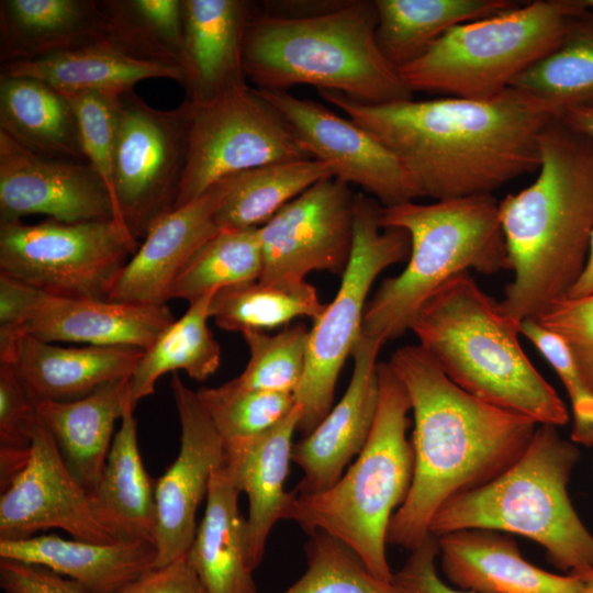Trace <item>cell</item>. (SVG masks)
<instances>
[{
    "instance_id": "37",
    "label": "cell",
    "mask_w": 593,
    "mask_h": 593,
    "mask_svg": "<svg viewBox=\"0 0 593 593\" xmlns=\"http://www.w3.org/2000/svg\"><path fill=\"white\" fill-rule=\"evenodd\" d=\"M326 304L307 281L267 283L255 280L222 288L210 305V317L228 332H265L289 324L298 317L313 322Z\"/></svg>"
},
{
    "instance_id": "2",
    "label": "cell",
    "mask_w": 593,
    "mask_h": 593,
    "mask_svg": "<svg viewBox=\"0 0 593 593\" xmlns=\"http://www.w3.org/2000/svg\"><path fill=\"white\" fill-rule=\"evenodd\" d=\"M388 362L411 402L414 471L387 542L412 550L430 534L446 503L490 482L522 456L538 423L466 392L419 345L400 347Z\"/></svg>"
},
{
    "instance_id": "52",
    "label": "cell",
    "mask_w": 593,
    "mask_h": 593,
    "mask_svg": "<svg viewBox=\"0 0 593 593\" xmlns=\"http://www.w3.org/2000/svg\"><path fill=\"white\" fill-rule=\"evenodd\" d=\"M571 574H574L580 580L578 593H593V567Z\"/></svg>"
},
{
    "instance_id": "30",
    "label": "cell",
    "mask_w": 593,
    "mask_h": 593,
    "mask_svg": "<svg viewBox=\"0 0 593 593\" xmlns=\"http://www.w3.org/2000/svg\"><path fill=\"white\" fill-rule=\"evenodd\" d=\"M120 421L102 473L90 493L92 510L115 538L154 544L155 483L141 458L134 411L127 409Z\"/></svg>"
},
{
    "instance_id": "53",
    "label": "cell",
    "mask_w": 593,
    "mask_h": 593,
    "mask_svg": "<svg viewBox=\"0 0 593 593\" xmlns=\"http://www.w3.org/2000/svg\"><path fill=\"white\" fill-rule=\"evenodd\" d=\"M580 2L585 8L593 9V0H580Z\"/></svg>"
},
{
    "instance_id": "34",
    "label": "cell",
    "mask_w": 593,
    "mask_h": 593,
    "mask_svg": "<svg viewBox=\"0 0 593 593\" xmlns=\"http://www.w3.org/2000/svg\"><path fill=\"white\" fill-rule=\"evenodd\" d=\"M215 292L211 291L190 303L186 313L144 350L127 382L126 400L131 410L134 411L141 400L153 394L158 379L168 372L182 370L202 382L219 369L221 347L208 326Z\"/></svg>"
},
{
    "instance_id": "39",
    "label": "cell",
    "mask_w": 593,
    "mask_h": 593,
    "mask_svg": "<svg viewBox=\"0 0 593 593\" xmlns=\"http://www.w3.org/2000/svg\"><path fill=\"white\" fill-rule=\"evenodd\" d=\"M261 270L259 227L220 230L179 272L168 300L181 299L190 304L211 291L258 280Z\"/></svg>"
},
{
    "instance_id": "17",
    "label": "cell",
    "mask_w": 593,
    "mask_h": 593,
    "mask_svg": "<svg viewBox=\"0 0 593 593\" xmlns=\"http://www.w3.org/2000/svg\"><path fill=\"white\" fill-rule=\"evenodd\" d=\"M49 528L80 540H118L96 517L90 493L70 473L40 417L26 465L1 491L0 539H24Z\"/></svg>"
},
{
    "instance_id": "47",
    "label": "cell",
    "mask_w": 593,
    "mask_h": 593,
    "mask_svg": "<svg viewBox=\"0 0 593 593\" xmlns=\"http://www.w3.org/2000/svg\"><path fill=\"white\" fill-rule=\"evenodd\" d=\"M0 588L4 593H92L47 568L0 559Z\"/></svg>"
},
{
    "instance_id": "10",
    "label": "cell",
    "mask_w": 593,
    "mask_h": 593,
    "mask_svg": "<svg viewBox=\"0 0 593 593\" xmlns=\"http://www.w3.org/2000/svg\"><path fill=\"white\" fill-rule=\"evenodd\" d=\"M382 208L362 192L355 195L351 256L335 298L310 329L303 377L293 393L302 407L298 430L303 437L333 407L338 376L362 334L372 283L388 267L409 259V234L401 228L382 227Z\"/></svg>"
},
{
    "instance_id": "15",
    "label": "cell",
    "mask_w": 593,
    "mask_h": 593,
    "mask_svg": "<svg viewBox=\"0 0 593 593\" xmlns=\"http://www.w3.org/2000/svg\"><path fill=\"white\" fill-rule=\"evenodd\" d=\"M257 91L282 115L307 155L325 163L333 177L360 187L382 206L419 198L399 159L359 124L287 90Z\"/></svg>"
},
{
    "instance_id": "23",
    "label": "cell",
    "mask_w": 593,
    "mask_h": 593,
    "mask_svg": "<svg viewBox=\"0 0 593 593\" xmlns=\"http://www.w3.org/2000/svg\"><path fill=\"white\" fill-rule=\"evenodd\" d=\"M301 416L302 407L295 403L287 416L266 432L224 441V466L248 500L246 542L254 570L262 561L275 524L289 518L294 492H287L284 482Z\"/></svg>"
},
{
    "instance_id": "33",
    "label": "cell",
    "mask_w": 593,
    "mask_h": 593,
    "mask_svg": "<svg viewBox=\"0 0 593 593\" xmlns=\"http://www.w3.org/2000/svg\"><path fill=\"white\" fill-rule=\"evenodd\" d=\"M376 40L396 69L421 57L443 34L466 22L516 8L513 0H374Z\"/></svg>"
},
{
    "instance_id": "50",
    "label": "cell",
    "mask_w": 593,
    "mask_h": 593,
    "mask_svg": "<svg viewBox=\"0 0 593 593\" xmlns=\"http://www.w3.org/2000/svg\"><path fill=\"white\" fill-rule=\"evenodd\" d=\"M572 128L593 139V107H579L557 114Z\"/></svg>"
},
{
    "instance_id": "7",
    "label": "cell",
    "mask_w": 593,
    "mask_h": 593,
    "mask_svg": "<svg viewBox=\"0 0 593 593\" xmlns=\"http://www.w3.org/2000/svg\"><path fill=\"white\" fill-rule=\"evenodd\" d=\"M381 224L404 230L411 242L403 271L384 279L365 310L362 334L383 344L410 329L424 302L449 279L470 269L511 270L492 194L383 206Z\"/></svg>"
},
{
    "instance_id": "9",
    "label": "cell",
    "mask_w": 593,
    "mask_h": 593,
    "mask_svg": "<svg viewBox=\"0 0 593 593\" xmlns=\"http://www.w3.org/2000/svg\"><path fill=\"white\" fill-rule=\"evenodd\" d=\"M582 8L579 0H536L458 24L398 72L411 92L492 98L551 52Z\"/></svg>"
},
{
    "instance_id": "18",
    "label": "cell",
    "mask_w": 593,
    "mask_h": 593,
    "mask_svg": "<svg viewBox=\"0 0 593 593\" xmlns=\"http://www.w3.org/2000/svg\"><path fill=\"white\" fill-rule=\"evenodd\" d=\"M33 214L65 223L116 221L110 192L88 163L34 154L0 131V223Z\"/></svg>"
},
{
    "instance_id": "35",
    "label": "cell",
    "mask_w": 593,
    "mask_h": 593,
    "mask_svg": "<svg viewBox=\"0 0 593 593\" xmlns=\"http://www.w3.org/2000/svg\"><path fill=\"white\" fill-rule=\"evenodd\" d=\"M328 177H333L332 169L314 158L273 163L236 174L217 211L216 223L221 230L258 228Z\"/></svg>"
},
{
    "instance_id": "4",
    "label": "cell",
    "mask_w": 593,
    "mask_h": 593,
    "mask_svg": "<svg viewBox=\"0 0 593 593\" xmlns=\"http://www.w3.org/2000/svg\"><path fill=\"white\" fill-rule=\"evenodd\" d=\"M410 329L459 388L538 424L568 423L567 406L519 343V325L469 272L439 287L421 306Z\"/></svg>"
},
{
    "instance_id": "21",
    "label": "cell",
    "mask_w": 593,
    "mask_h": 593,
    "mask_svg": "<svg viewBox=\"0 0 593 593\" xmlns=\"http://www.w3.org/2000/svg\"><path fill=\"white\" fill-rule=\"evenodd\" d=\"M179 70L187 100L206 104L245 86L243 45L255 4L246 0H182Z\"/></svg>"
},
{
    "instance_id": "29",
    "label": "cell",
    "mask_w": 593,
    "mask_h": 593,
    "mask_svg": "<svg viewBox=\"0 0 593 593\" xmlns=\"http://www.w3.org/2000/svg\"><path fill=\"white\" fill-rule=\"evenodd\" d=\"M128 378L105 383L77 400L37 401L38 415L65 465L89 493L102 473L114 438V424L130 409Z\"/></svg>"
},
{
    "instance_id": "51",
    "label": "cell",
    "mask_w": 593,
    "mask_h": 593,
    "mask_svg": "<svg viewBox=\"0 0 593 593\" xmlns=\"http://www.w3.org/2000/svg\"><path fill=\"white\" fill-rule=\"evenodd\" d=\"M593 293V232L585 267L567 298H580Z\"/></svg>"
},
{
    "instance_id": "5",
    "label": "cell",
    "mask_w": 593,
    "mask_h": 593,
    "mask_svg": "<svg viewBox=\"0 0 593 593\" xmlns=\"http://www.w3.org/2000/svg\"><path fill=\"white\" fill-rule=\"evenodd\" d=\"M374 1L348 0L328 12L287 18L251 15L243 65L257 89L310 85L366 104L413 99L398 70L380 52Z\"/></svg>"
},
{
    "instance_id": "16",
    "label": "cell",
    "mask_w": 593,
    "mask_h": 593,
    "mask_svg": "<svg viewBox=\"0 0 593 593\" xmlns=\"http://www.w3.org/2000/svg\"><path fill=\"white\" fill-rule=\"evenodd\" d=\"M170 387L180 424L176 460L155 482L156 568L188 552L197 533V511L213 473L224 466V440L197 392L172 373Z\"/></svg>"
},
{
    "instance_id": "20",
    "label": "cell",
    "mask_w": 593,
    "mask_h": 593,
    "mask_svg": "<svg viewBox=\"0 0 593 593\" xmlns=\"http://www.w3.org/2000/svg\"><path fill=\"white\" fill-rule=\"evenodd\" d=\"M233 178L234 175L226 177L197 199L159 219L121 271L108 300L166 304L179 272L195 251L221 230L216 214Z\"/></svg>"
},
{
    "instance_id": "43",
    "label": "cell",
    "mask_w": 593,
    "mask_h": 593,
    "mask_svg": "<svg viewBox=\"0 0 593 593\" xmlns=\"http://www.w3.org/2000/svg\"><path fill=\"white\" fill-rule=\"evenodd\" d=\"M64 94L76 113L87 163L107 186L114 205L115 125L120 96L90 91Z\"/></svg>"
},
{
    "instance_id": "3",
    "label": "cell",
    "mask_w": 593,
    "mask_h": 593,
    "mask_svg": "<svg viewBox=\"0 0 593 593\" xmlns=\"http://www.w3.org/2000/svg\"><path fill=\"white\" fill-rule=\"evenodd\" d=\"M533 183L499 201L513 280L499 302L521 325L566 299L593 232V139L555 115L538 139Z\"/></svg>"
},
{
    "instance_id": "44",
    "label": "cell",
    "mask_w": 593,
    "mask_h": 593,
    "mask_svg": "<svg viewBox=\"0 0 593 593\" xmlns=\"http://www.w3.org/2000/svg\"><path fill=\"white\" fill-rule=\"evenodd\" d=\"M521 335L536 346L562 381L570 398L574 444L593 445V391L584 382L571 351L557 334L545 328L535 318L519 325Z\"/></svg>"
},
{
    "instance_id": "14",
    "label": "cell",
    "mask_w": 593,
    "mask_h": 593,
    "mask_svg": "<svg viewBox=\"0 0 593 593\" xmlns=\"http://www.w3.org/2000/svg\"><path fill=\"white\" fill-rule=\"evenodd\" d=\"M355 195L348 183L323 179L259 227L267 283L305 281L312 271L344 273L353 249Z\"/></svg>"
},
{
    "instance_id": "6",
    "label": "cell",
    "mask_w": 593,
    "mask_h": 593,
    "mask_svg": "<svg viewBox=\"0 0 593 593\" xmlns=\"http://www.w3.org/2000/svg\"><path fill=\"white\" fill-rule=\"evenodd\" d=\"M580 450L556 426L538 424L527 448L490 482L446 503L429 532L441 535L484 528L527 537L566 574L593 567V534L568 493Z\"/></svg>"
},
{
    "instance_id": "31",
    "label": "cell",
    "mask_w": 593,
    "mask_h": 593,
    "mask_svg": "<svg viewBox=\"0 0 593 593\" xmlns=\"http://www.w3.org/2000/svg\"><path fill=\"white\" fill-rule=\"evenodd\" d=\"M0 75L35 78L63 93L120 96L153 78L181 83L178 68L136 58L109 40L43 59L1 64Z\"/></svg>"
},
{
    "instance_id": "22",
    "label": "cell",
    "mask_w": 593,
    "mask_h": 593,
    "mask_svg": "<svg viewBox=\"0 0 593 593\" xmlns=\"http://www.w3.org/2000/svg\"><path fill=\"white\" fill-rule=\"evenodd\" d=\"M175 320L166 304L61 298L36 289L20 337L145 350Z\"/></svg>"
},
{
    "instance_id": "1",
    "label": "cell",
    "mask_w": 593,
    "mask_h": 593,
    "mask_svg": "<svg viewBox=\"0 0 593 593\" xmlns=\"http://www.w3.org/2000/svg\"><path fill=\"white\" fill-rule=\"evenodd\" d=\"M317 91L399 159L418 197L436 201L492 194L537 171L539 135L558 114L513 87L489 99L440 97L384 104Z\"/></svg>"
},
{
    "instance_id": "38",
    "label": "cell",
    "mask_w": 593,
    "mask_h": 593,
    "mask_svg": "<svg viewBox=\"0 0 593 593\" xmlns=\"http://www.w3.org/2000/svg\"><path fill=\"white\" fill-rule=\"evenodd\" d=\"M100 4L108 21L107 40L136 58L179 69L182 0H102Z\"/></svg>"
},
{
    "instance_id": "45",
    "label": "cell",
    "mask_w": 593,
    "mask_h": 593,
    "mask_svg": "<svg viewBox=\"0 0 593 593\" xmlns=\"http://www.w3.org/2000/svg\"><path fill=\"white\" fill-rule=\"evenodd\" d=\"M535 320L562 338L593 391V293L566 298Z\"/></svg>"
},
{
    "instance_id": "36",
    "label": "cell",
    "mask_w": 593,
    "mask_h": 593,
    "mask_svg": "<svg viewBox=\"0 0 593 593\" xmlns=\"http://www.w3.org/2000/svg\"><path fill=\"white\" fill-rule=\"evenodd\" d=\"M582 7L571 16L559 44L511 85L545 101L558 114L593 107V9Z\"/></svg>"
},
{
    "instance_id": "11",
    "label": "cell",
    "mask_w": 593,
    "mask_h": 593,
    "mask_svg": "<svg viewBox=\"0 0 593 593\" xmlns=\"http://www.w3.org/2000/svg\"><path fill=\"white\" fill-rule=\"evenodd\" d=\"M138 246L114 219L0 223V272L51 295L108 300Z\"/></svg>"
},
{
    "instance_id": "40",
    "label": "cell",
    "mask_w": 593,
    "mask_h": 593,
    "mask_svg": "<svg viewBox=\"0 0 593 593\" xmlns=\"http://www.w3.org/2000/svg\"><path fill=\"white\" fill-rule=\"evenodd\" d=\"M304 552L306 571L282 593H405L377 578L351 548L325 532L309 534Z\"/></svg>"
},
{
    "instance_id": "24",
    "label": "cell",
    "mask_w": 593,
    "mask_h": 593,
    "mask_svg": "<svg viewBox=\"0 0 593 593\" xmlns=\"http://www.w3.org/2000/svg\"><path fill=\"white\" fill-rule=\"evenodd\" d=\"M438 538L441 568L459 590L473 593H578L574 574L542 570L523 556L505 533L471 528Z\"/></svg>"
},
{
    "instance_id": "25",
    "label": "cell",
    "mask_w": 593,
    "mask_h": 593,
    "mask_svg": "<svg viewBox=\"0 0 593 593\" xmlns=\"http://www.w3.org/2000/svg\"><path fill=\"white\" fill-rule=\"evenodd\" d=\"M0 558L47 568L92 593H119L156 568L157 551L145 540L93 542L52 534L0 539Z\"/></svg>"
},
{
    "instance_id": "12",
    "label": "cell",
    "mask_w": 593,
    "mask_h": 593,
    "mask_svg": "<svg viewBox=\"0 0 593 593\" xmlns=\"http://www.w3.org/2000/svg\"><path fill=\"white\" fill-rule=\"evenodd\" d=\"M193 104L153 108L134 90L119 97L113 172L116 221L138 242L174 210L182 183Z\"/></svg>"
},
{
    "instance_id": "13",
    "label": "cell",
    "mask_w": 593,
    "mask_h": 593,
    "mask_svg": "<svg viewBox=\"0 0 593 593\" xmlns=\"http://www.w3.org/2000/svg\"><path fill=\"white\" fill-rule=\"evenodd\" d=\"M307 158L273 105L256 88L238 87L206 104H193L187 165L174 209L226 177L268 164Z\"/></svg>"
},
{
    "instance_id": "28",
    "label": "cell",
    "mask_w": 593,
    "mask_h": 593,
    "mask_svg": "<svg viewBox=\"0 0 593 593\" xmlns=\"http://www.w3.org/2000/svg\"><path fill=\"white\" fill-rule=\"evenodd\" d=\"M239 494L225 466L213 473L204 515L186 553L206 593H259L248 559Z\"/></svg>"
},
{
    "instance_id": "48",
    "label": "cell",
    "mask_w": 593,
    "mask_h": 593,
    "mask_svg": "<svg viewBox=\"0 0 593 593\" xmlns=\"http://www.w3.org/2000/svg\"><path fill=\"white\" fill-rule=\"evenodd\" d=\"M438 538L429 534L393 574V582L405 593H473L448 586L437 574Z\"/></svg>"
},
{
    "instance_id": "8",
    "label": "cell",
    "mask_w": 593,
    "mask_h": 593,
    "mask_svg": "<svg viewBox=\"0 0 593 593\" xmlns=\"http://www.w3.org/2000/svg\"><path fill=\"white\" fill-rule=\"evenodd\" d=\"M379 403L356 461L329 489L299 495L289 518L307 534L325 532L351 548L379 579L393 582L385 545L391 518L405 501L414 471L406 437L411 402L389 362H379Z\"/></svg>"
},
{
    "instance_id": "42",
    "label": "cell",
    "mask_w": 593,
    "mask_h": 593,
    "mask_svg": "<svg viewBox=\"0 0 593 593\" xmlns=\"http://www.w3.org/2000/svg\"><path fill=\"white\" fill-rule=\"evenodd\" d=\"M197 394L224 441L266 432L295 405L293 393L246 389L233 379Z\"/></svg>"
},
{
    "instance_id": "41",
    "label": "cell",
    "mask_w": 593,
    "mask_h": 593,
    "mask_svg": "<svg viewBox=\"0 0 593 593\" xmlns=\"http://www.w3.org/2000/svg\"><path fill=\"white\" fill-rule=\"evenodd\" d=\"M242 336L248 347L249 360L233 380L246 389L294 393L305 368L310 329L295 324L273 335L245 332Z\"/></svg>"
},
{
    "instance_id": "46",
    "label": "cell",
    "mask_w": 593,
    "mask_h": 593,
    "mask_svg": "<svg viewBox=\"0 0 593 593\" xmlns=\"http://www.w3.org/2000/svg\"><path fill=\"white\" fill-rule=\"evenodd\" d=\"M38 419L37 400L13 367L0 362V449L29 451Z\"/></svg>"
},
{
    "instance_id": "26",
    "label": "cell",
    "mask_w": 593,
    "mask_h": 593,
    "mask_svg": "<svg viewBox=\"0 0 593 593\" xmlns=\"http://www.w3.org/2000/svg\"><path fill=\"white\" fill-rule=\"evenodd\" d=\"M143 354L126 346L61 347L23 335L0 362L13 367L37 401H72L130 377Z\"/></svg>"
},
{
    "instance_id": "27",
    "label": "cell",
    "mask_w": 593,
    "mask_h": 593,
    "mask_svg": "<svg viewBox=\"0 0 593 593\" xmlns=\"http://www.w3.org/2000/svg\"><path fill=\"white\" fill-rule=\"evenodd\" d=\"M96 0H1V64L43 59L107 40Z\"/></svg>"
},
{
    "instance_id": "49",
    "label": "cell",
    "mask_w": 593,
    "mask_h": 593,
    "mask_svg": "<svg viewBox=\"0 0 593 593\" xmlns=\"http://www.w3.org/2000/svg\"><path fill=\"white\" fill-rule=\"evenodd\" d=\"M119 593H206L186 556L154 568Z\"/></svg>"
},
{
    "instance_id": "32",
    "label": "cell",
    "mask_w": 593,
    "mask_h": 593,
    "mask_svg": "<svg viewBox=\"0 0 593 593\" xmlns=\"http://www.w3.org/2000/svg\"><path fill=\"white\" fill-rule=\"evenodd\" d=\"M0 131L34 154L87 163L70 102L42 80L0 75Z\"/></svg>"
},
{
    "instance_id": "19",
    "label": "cell",
    "mask_w": 593,
    "mask_h": 593,
    "mask_svg": "<svg viewBox=\"0 0 593 593\" xmlns=\"http://www.w3.org/2000/svg\"><path fill=\"white\" fill-rule=\"evenodd\" d=\"M383 345L361 334L351 353L354 368L343 398L312 433L293 446L292 461L303 471L292 490L295 494H315L329 489L366 445L378 410V355Z\"/></svg>"
}]
</instances>
